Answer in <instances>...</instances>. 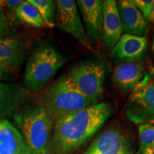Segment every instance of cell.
<instances>
[{
  "instance_id": "21",
  "label": "cell",
  "mask_w": 154,
  "mask_h": 154,
  "mask_svg": "<svg viewBox=\"0 0 154 154\" xmlns=\"http://www.w3.org/2000/svg\"><path fill=\"white\" fill-rule=\"evenodd\" d=\"M11 34L10 24L3 7H0V37L7 36Z\"/></svg>"
},
{
  "instance_id": "17",
  "label": "cell",
  "mask_w": 154,
  "mask_h": 154,
  "mask_svg": "<svg viewBox=\"0 0 154 154\" xmlns=\"http://www.w3.org/2000/svg\"><path fill=\"white\" fill-rule=\"evenodd\" d=\"M14 13L21 21L35 28L46 26L37 9L28 0L23 1L15 9Z\"/></svg>"
},
{
  "instance_id": "20",
  "label": "cell",
  "mask_w": 154,
  "mask_h": 154,
  "mask_svg": "<svg viewBox=\"0 0 154 154\" xmlns=\"http://www.w3.org/2000/svg\"><path fill=\"white\" fill-rule=\"evenodd\" d=\"M153 0H132V2L147 21Z\"/></svg>"
},
{
  "instance_id": "16",
  "label": "cell",
  "mask_w": 154,
  "mask_h": 154,
  "mask_svg": "<svg viewBox=\"0 0 154 154\" xmlns=\"http://www.w3.org/2000/svg\"><path fill=\"white\" fill-rule=\"evenodd\" d=\"M24 48L18 38L7 36L0 37V62L14 70L24 59Z\"/></svg>"
},
{
  "instance_id": "13",
  "label": "cell",
  "mask_w": 154,
  "mask_h": 154,
  "mask_svg": "<svg viewBox=\"0 0 154 154\" xmlns=\"http://www.w3.org/2000/svg\"><path fill=\"white\" fill-rule=\"evenodd\" d=\"M147 47L148 39L146 36L124 33L111 49V57L121 62L138 60L143 57Z\"/></svg>"
},
{
  "instance_id": "7",
  "label": "cell",
  "mask_w": 154,
  "mask_h": 154,
  "mask_svg": "<svg viewBox=\"0 0 154 154\" xmlns=\"http://www.w3.org/2000/svg\"><path fill=\"white\" fill-rule=\"evenodd\" d=\"M55 22L59 27L72 34L83 45L89 49H92L76 1L58 0L56 2Z\"/></svg>"
},
{
  "instance_id": "24",
  "label": "cell",
  "mask_w": 154,
  "mask_h": 154,
  "mask_svg": "<svg viewBox=\"0 0 154 154\" xmlns=\"http://www.w3.org/2000/svg\"><path fill=\"white\" fill-rule=\"evenodd\" d=\"M147 22L154 23V0L153 2V5H152L151 11H150L149 16V17H148Z\"/></svg>"
},
{
  "instance_id": "9",
  "label": "cell",
  "mask_w": 154,
  "mask_h": 154,
  "mask_svg": "<svg viewBox=\"0 0 154 154\" xmlns=\"http://www.w3.org/2000/svg\"><path fill=\"white\" fill-rule=\"evenodd\" d=\"M79 10L82 14L86 34L91 44L101 41L103 29V5L101 0H78Z\"/></svg>"
},
{
  "instance_id": "12",
  "label": "cell",
  "mask_w": 154,
  "mask_h": 154,
  "mask_svg": "<svg viewBox=\"0 0 154 154\" xmlns=\"http://www.w3.org/2000/svg\"><path fill=\"white\" fill-rule=\"evenodd\" d=\"M143 76V62L142 59L123 61L113 69L112 80L119 89L124 92L134 90Z\"/></svg>"
},
{
  "instance_id": "5",
  "label": "cell",
  "mask_w": 154,
  "mask_h": 154,
  "mask_svg": "<svg viewBox=\"0 0 154 154\" xmlns=\"http://www.w3.org/2000/svg\"><path fill=\"white\" fill-rule=\"evenodd\" d=\"M106 73L103 61L86 60L71 69L67 75L82 93L98 103L103 96Z\"/></svg>"
},
{
  "instance_id": "18",
  "label": "cell",
  "mask_w": 154,
  "mask_h": 154,
  "mask_svg": "<svg viewBox=\"0 0 154 154\" xmlns=\"http://www.w3.org/2000/svg\"><path fill=\"white\" fill-rule=\"evenodd\" d=\"M37 9L46 26L54 27L55 25L56 3L52 0H28Z\"/></svg>"
},
{
  "instance_id": "1",
  "label": "cell",
  "mask_w": 154,
  "mask_h": 154,
  "mask_svg": "<svg viewBox=\"0 0 154 154\" xmlns=\"http://www.w3.org/2000/svg\"><path fill=\"white\" fill-rule=\"evenodd\" d=\"M105 102L64 116L54 121L51 154H74L113 115Z\"/></svg>"
},
{
  "instance_id": "14",
  "label": "cell",
  "mask_w": 154,
  "mask_h": 154,
  "mask_svg": "<svg viewBox=\"0 0 154 154\" xmlns=\"http://www.w3.org/2000/svg\"><path fill=\"white\" fill-rule=\"evenodd\" d=\"M24 89L15 83L0 82V119L14 116L24 103Z\"/></svg>"
},
{
  "instance_id": "15",
  "label": "cell",
  "mask_w": 154,
  "mask_h": 154,
  "mask_svg": "<svg viewBox=\"0 0 154 154\" xmlns=\"http://www.w3.org/2000/svg\"><path fill=\"white\" fill-rule=\"evenodd\" d=\"M0 154H30L19 131L6 119H0Z\"/></svg>"
},
{
  "instance_id": "3",
  "label": "cell",
  "mask_w": 154,
  "mask_h": 154,
  "mask_svg": "<svg viewBox=\"0 0 154 154\" xmlns=\"http://www.w3.org/2000/svg\"><path fill=\"white\" fill-rule=\"evenodd\" d=\"M40 103L51 119H57L96 104L79 89L67 74L43 94Z\"/></svg>"
},
{
  "instance_id": "28",
  "label": "cell",
  "mask_w": 154,
  "mask_h": 154,
  "mask_svg": "<svg viewBox=\"0 0 154 154\" xmlns=\"http://www.w3.org/2000/svg\"><path fill=\"white\" fill-rule=\"evenodd\" d=\"M4 4H5V1H0V7H4Z\"/></svg>"
},
{
  "instance_id": "19",
  "label": "cell",
  "mask_w": 154,
  "mask_h": 154,
  "mask_svg": "<svg viewBox=\"0 0 154 154\" xmlns=\"http://www.w3.org/2000/svg\"><path fill=\"white\" fill-rule=\"evenodd\" d=\"M139 149L138 152H144L152 149L154 142V125L144 124L138 125Z\"/></svg>"
},
{
  "instance_id": "23",
  "label": "cell",
  "mask_w": 154,
  "mask_h": 154,
  "mask_svg": "<svg viewBox=\"0 0 154 154\" xmlns=\"http://www.w3.org/2000/svg\"><path fill=\"white\" fill-rule=\"evenodd\" d=\"M22 2V0H7L5 1L4 7H7L9 9H12L14 11Z\"/></svg>"
},
{
  "instance_id": "26",
  "label": "cell",
  "mask_w": 154,
  "mask_h": 154,
  "mask_svg": "<svg viewBox=\"0 0 154 154\" xmlns=\"http://www.w3.org/2000/svg\"><path fill=\"white\" fill-rule=\"evenodd\" d=\"M149 70H150V73H151L152 75H153V76H154V67L153 66H150Z\"/></svg>"
},
{
  "instance_id": "27",
  "label": "cell",
  "mask_w": 154,
  "mask_h": 154,
  "mask_svg": "<svg viewBox=\"0 0 154 154\" xmlns=\"http://www.w3.org/2000/svg\"><path fill=\"white\" fill-rule=\"evenodd\" d=\"M152 49H153V52L154 55V34L153 36V42H152Z\"/></svg>"
},
{
  "instance_id": "6",
  "label": "cell",
  "mask_w": 154,
  "mask_h": 154,
  "mask_svg": "<svg viewBox=\"0 0 154 154\" xmlns=\"http://www.w3.org/2000/svg\"><path fill=\"white\" fill-rule=\"evenodd\" d=\"M125 115L135 124L154 123V80L147 79L139 83L128 99Z\"/></svg>"
},
{
  "instance_id": "2",
  "label": "cell",
  "mask_w": 154,
  "mask_h": 154,
  "mask_svg": "<svg viewBox=\"0 0 154 154\" xmlns=\"http://www.w3.org/2000/svg\"><path fill=\"white\" fill-rule=\"evenodd\" d=\"M13 118L30 154H51L54 121L43 106H26Z\"/></svg>"
},
{
  "instance_id": "29",
  "label": "cell",
  "mask_w": 154,
  "mask_h": 154,
  "mask_svg": "<svg viewBox=\"0 0 154 154\" xmlns=\"http://www.w3.org/2000/svg\"><path fill=\"white\" fill-rule=\"evenodd\" d=\"M152 149H153V153L154 154V142H153V146H152Z\"/></svg>"
},
{
  "instance_id": "11",
  "label": "cell",
  "mask_w": 154,
  "mask_h": 154,
  "mask_svg": "<svg viewBox=\"0 0 154 154\" xmlns=\"http://www.w3.org/2000/svg\"><path fill=\"white\" fill-rule=\"evenodd\" d=\"M103 15L101 42L107 49L111 51L123 34L117 2L115 0L103 1Z\"/></svg>"
},
{
  "instance_id": "4",
  "label": "cell",
  "mask_w": 154,
  "mask_h": 154,
  "mask_svg": "<svg viewBox=\"0 0 154 154\" xmlns=\"http://www.w3.org/2000/svg\"><path fill=\"white\" fill-rule=\"evenodd\" d=\"M64 63V59L54 47L41 45L29 57L24 72L25 86L31 91H39L53 79Z\"/></svg>"
},
{
  "instance_id": "10",
  "label": "cell",
  "mask_w": 154,
  "mask_h": 154,
  "mask_svg": "<svg viewBox=\"0 0 154 154\" xmlns=\"http://www.w3.org/2000/svg\"><path fill=\"white\" fill-rule=\"evenodd\" d=\"M116 2L123 32L138 36H145L149 33V22L134 5L132 0H119Z\"/></svg>"
},
{
  "instance_id": "8",
  "label": "cell",
  "mask_w": 154,
  "mask_h": 154,
  "mask_svg": "<svg viewBox=\"0 0 154 154\" xmlns=\"http://www.w3.org/2000/svg\"><path fill=\"white\" fill-rule=\"evenodd\" d=\"M83 154H133L129 140L122 131L109 128L97 136Z\"/></svg>"
},
{
  "instance_id": "25",
  "label": "cell",
  "mask_w": 154,
  "mask_h": 154,
  "mask_svg": "<svg viewBox=\"0 0 154 154\" xmlns=\"http://www.w3.org/2000/svg\"><path fill=\"white\" fill-rule=\"evenodd\" d=\"M136 154H153V149H149L148 150H146L144 152H137Z\"/></svg>"
},
{
  "instance_id": "22",
  "label": "cell",
  "mask_w": 154,
  "mask_h": 154,
  "mask_svg": "<svg viewBox=\"0 0 154 154\" xmlns=\"http://www.w3.org/2000/svg\"><path fill=\"white\" fill-rule=\"evenodd\" d=\"M12 72V69L9 67L5 63L0 62V81L5 79L7 76H9L11 72Z\"/></svg>"
}]
</instances>
